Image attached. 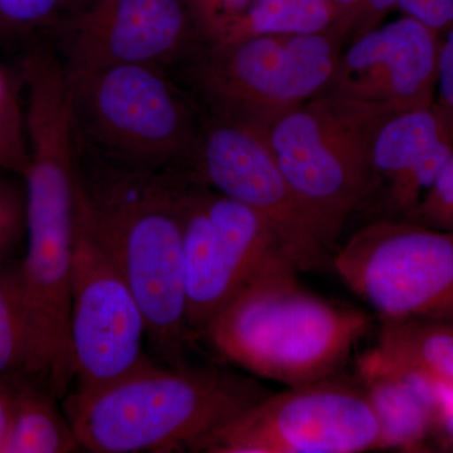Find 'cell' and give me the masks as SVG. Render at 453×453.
Segmentation results:
<instances>
[{
	"mask_svg": "<svg viewBox=\"0 0 453 453\" xmlns=\"http://www.w3.org/2000/svg\"><path fill=\"white\" fill-rule=\"evenodd\" d=\"M453 139V122L436 103L395 113L372 146L377 187L388 188L438 144Z\"/></svg>",
	"mask_w": 453,
	"mask_h": 453,
	"instance_id": "obj_16",
	"label": "cell"
},
{
	"mask_svg": "<svg viewBox=\"0 0 453 453\" xmlns=\"http://www.w3.org/2000/svg\"><path fill=\"white\" fill-rule=\"evenodd\" d=\"M330 2L335 8L336 14H338L336 22L344 26L348 29L349 35H350L351 27H353L363 0H330Z\"/></svg>",
	"mask_w": 453,
	"mask_h": 453,
	"instance_id": "obj_30",
	"label": "cell"
},
{
	"mask_svg": "<svg viewBox=\"0 0 453 453\" xmlns=\"http://www.w3.org/2000/svg\"><path fill=\"white\" fill-rule=\"evenodd\" d=\"M67 81L77 138L88 150L130 169L187 173L203 111L169 70L113 65Z\"/></svg>",
	"mask_w": 453,
	"mask_h": 453,
	"instance_id": "obj_5",
	"label": "cell"
},
{
	"mask_svg": "<svg viewBox=\"0 0 453 453\" xmlns=\"http://www.w3.org/2000/svg\"><path fill=\"white\" fill-rule=\"evenodd\" d=\"M330 261L380 320L453 325V232L377 220L336 247Z\"/></svg>",
	"mask_w": 453,
	"mask_h": 453,
	"instance_id": "obj_8",
	"label": "cell"
},
{
	"mask_svg": "<svg viewBox=\"0 0 453 453\" xmlns=\"http://www.w3.org/2000/svg\"><path fill=\"white\" fill-rule=\"evenodd\" d=\"M53 395L27 375H17V398L5 453L81 451L73 425Z\"/></svg>",
	"mask_w": 453,
	"mask_h": 453,
	"instance_id": "obj_17",
	"label": "cell"
},
{
	"mask_svg": "<svg viewBox=\"0 0 453 453\" xmlns=\"http://www.w3.org/2000/svg\"><path fill=\"white\" fill-rule=\"evenodd\" d=\"M338 20L330 0H255L214 43L257 35H309L329 28Z\"/></svg>",
	"mask_w": 453,
	"mask_h": 453,
	"instance_id": "obj_18",
	"label": "cell"
},
{
	"mask_svg": "<svg viewBox=\"0 0 453 453\" xmlns=\"http://www.w3.org/2000/svg\"><path fill=\"white\" fill-rule=\"evenodd\" d=\"M26 231V192L0 179V265L8 262Z\"/></svg>",
	"mask_w": 453,
	"mask_h": 453,
	"instance_id": "obj_25",
	"label": "cell"
},
{
	"mask_svg": "<svg viewBox=\"0 0 453 453\" xmlns=\"http://www.w3.org/2000/svg\"><path fill=\"white\" fill-rule=\"evenodd\" d=\"M398 2L399 0H363L351 27L348 43L380 26L390 12L398 8Z\"/></svg>",
	"mask_w": 453,
	"mask_h": 453,
	"instance_id": "obj_28",
	"label": "cell"
},
{
	"mask_svg": "<svg viewBox=\"0 0 453 453\" xmlns=\"http://www.w3.org/2000/svg\"><path fill=\"white\" fill-rule=\"evenodd\" d=\"M32 342L18 262L0 265V378L28 375Z\"/></svg>",
	"mask_w": 453,
	"mask_h": 453,
	"instance_id": "obj_20",
	"label": "cell"
},
{
	"mask_svg": "<svg viewBox=\"0 0 453 453\" xmlns=\"http://www.w3.org/2000/svg\"><path fill=\"white\" fill-rule=\"evenodd\" d=\"M257 380L216 366L157 365L65 396L82 449L95 453L196 452L203 441L270 395Z\"/></svg>",
	"mask_w": 453,
	"mask_h": 453,
	"instance_id": "obj_2",
	"label": "cell"
},
{
	"mask_svg": "<svg viewBox=\"0 0 453 453\" xmlns=\"http://www.w3.org/2000/svg\"><path fill=\"white\" fill-rule=\"evenodd\" d=\"M348 35L335 22L309 35L203 43L184 62L189 92L203 112L259 135L286 113L323 94Z\"/></svg>",
	"mask_w": 453,
	"mask_h": 453,
	"instance_id": "obj_6",
	"label": "cell"
},
{
	"mask_svg": "<svg viewBox=\"0 0 453 453\" xmlns=\"http://www.w3.org/2000/svg\"><path fill=\"white\" fill-rule=\"evenodd\" d=\"M26 181L28 249L18 280L31 330L28 375L65 398L76 380L71 344V273L76 222V150L58 130L29 142Z\"/></svg>",
	"mask_w": 453,
	"mask_h": 453,
	"instance_id": "obj_4",
	"label": "cell"
},
{
	"mask_svg": "<svg viewBox=\"0 0 453 453\" xmlns=\"http://www.w3.org/2000/svg\"><path fill=\"white\" fill-rule=\"evenodd\" d=\"M187 173L107 162L77 138L76 205L129 283L146 336L166 365H184L187 300L181 199Z\"/></svg>",
	"mask_w": 453,
	"mask_h": 453,
	"instance_id": "obj_1",
	"label": "cell"
},
{
	"mask_svg": "<svg viewBox=\"0 0 453 453\" xmlns=\"http://www.w3.org/2000/svg\"><path fill=\"white\" fill-rule=\"evenodd\" d=\"M65 73L184 64L203 41L186 0H83L55 25Z\"/></svg>",
	"mask_w": 453,
	"mask_h": 453,
	"instance_id": "obj_13",
	"label": "cell"
},
{
	"mask_svg": "<svg viewBox=\"0 0 453 453\" xmlns=\"http://www.w3.org/2000/svg\"><path fill=\"white\" fill-rule=\"evenodd\" d=\"M187 174L259 214L299 271L323 267L332 258L335 247L295 195L264 140L253 131L203 112Z\"/></svg>",
	"mask_w": 453,
	"mask_h": 453,
	"instance_id": "obj_10",
	"label": "cell"
},
{
	"mask_svg": "<svg viewBox=\"0 0 453 453\" xmlns=\"http://www.w3.org/2000/svg\"><path fill=\"white\" fill-rule=\"evenodd\" d=\"M359 374L380 422L381 449L426 451L434 431L427 375L396 365L378 348L360 359Z\"/></svg>",
	"mask_w": 453,
	"mask_h": 453,
	"instance_id": "obj_15",
	"label": "cell"
},
{
	"mask_svg": "<svg viewBox=\"0 0 453 453\" xmlns=\"http://www.w3.org/2000/svg\"><path fill=\"white\" fill-rule=\"evenodd\" d=\"M16 398L17 375L0 378V453H5Z\"/></svg>",
	"mask_w": 453,
	"mask_h": 453,
	"instance_id": "obj_29",
	"label": "cell"
},
{
	"mask_svg": "<svg viewBox=\"0 0 453 453\" xmlns=\"http://www.w3.org/2000/svg\"><path fill=\"white\" fill-rule=\"evenodd\" d=\"M378 349L396 365L453 384V325L380 320Z\"/></svg>",
	"mask_w": 453,
	"mask_h": 453,
	"instance_id": "obj_19",
	"label": "cell"
},
{
	"mask_svg": "<svg viewBox=\"0 0 453 453\" xmlns=\"http://www.w3.org/2000/svg\"><path fill=\"white\" fill-rule=\"evenodd\" d=\"M74 0H0V38L55 27Z\"/></svg>",
	"mask_w": 453,
	"mask_h": 453,
	"instance_id": "obj_22",
	"label": "cell"
},
{
	"mask_svg": "<svg viewBox=\"0 0 453 453\" xmlns=\"http://www.w3.org/2000/svg\"><path fill=\"white\" fill-rule=\"evenodd\" d=\"M279 253L211 321L202 336L220 357L288 387L333 378L371 330V316L303 288Z\"/></svg>",
	"mask_w": 453,
	"mask_h": 453,
	"instance_id": "obj_3",
	"label": "cell"
},
{
	"mask_svg": "<svg viewBox=\"0 0 453 453\" xmlns=\"http://www.w3.org/2000/svg\"><path fill=\"white\" fill-rule=\"evenodd\" d=\"M398 9L441 35L453 27V0H399Z\"/></svg>",
	"mask_w": 453,
	"mask_h": 453,
	"instance_id": "obj_26",
	"label": "cell"
},
{
	"mask_svg": "<svg viewBox=\"0 0 453 453\" xmlns=\"http://www.w3.org/2000/svg\"><path fill=\"white\" fill-rule=\"evenodd\" d=\"M381 449L363 387L327 380L270 393L216 429L196 452L362 453Z\"/></svg>",
	"mask_w": 453,
	"mask_h": 453,
	"instance_id": "obj_9",
	"label": "cell"
},
{
	"mask_svg": "<svg viewBox=\"0 0 453 453\" xmlns=\"http://www.w3.org/2000/svg\"><path fill=\"white\" fill-rule=\"evenodd\" d=\"M204 43H214L255 0H186Z\"/></svg>",
	"mask_w": 453,
	"mask_h": 453,
	"instance_id": "obj_24",
	"label": "cell"
},
{
	"mask_svg": "<svg viewBox=\"0 0 453 453\" xmlns=\"http://www.w3.org/2000/svg\"><path fill=\"white\" fill-rule=\"evenodd\" d=\"M434 103L453 122V27L442 35L441 40Z\"/></svg>",
	"mask_w": 453,
	"mask_h": 453,
	"instance_id": "obj_27",
	"label": "cell"
},
{
	"mask_svg": "<svg viewBox=\"0 0 453 453\" xmlns=\"http://www.w3.org/2000/svg\"><path fill=\"white\" fill-rule=\"evenodd\" d=\"M70 327L77 389L119 380L148 357L138 300L77 205Z\"/></svg>",
	"mask_w": 453,
	"mask_h": 453,
	"instance_id": "obj_12",
	"label": "cell"
},
{
	"mask_svg": "<svg viewBox=\"0 0 453 453\" xmlns=\"http://www.w3.org/2000/svg\"><path fill=\"white\" fill-rule=\"evenodd\" d=\"M402 111L321 94L259 134L334 247L349 217L377 188L372 146L381 127Z\"/></svg>",
	"mask_w": 453,
	"mask_h": 453,
	"instance_id": "obj_7",
	"label": "cell"
},
{
	"mask_svg": "<svg viewBox=\"0 0 453 453\" xmlns=\"http://www.w3.org/2000/svg\"><path fill=\"white\" fill-rule=\"evenodd\" d=\"M23 94L20 73L18 77L0 64V170L19 177L29 163Z\"/></svg>",
	"mask_w": 453,
	"mask_h": 453,
	"instance_id": "obj_21",
	"label": "cell"
},
{
	"mask_svg": "<svg viewBox=\"0 0 453 453\" xmlns=\"http://www.w3.org/2000/svg\"><path fill=\"white\" fill-rule=\"evenodd\" d=\"M181 217L188 332L202 336L267 262L286 252L259 214L189 177Z\"/></svg>",
	"mask_w": 453,
	"mask_h": 453,
	"instance_id": "obj_11",
	"label": "cell"
},
{
	"mask_svg": "<svg viewBox=\"0 0 453 453\" xmlns=\"http://www.w3.org/2000/svg\"><path fill=\"white\" fill-rule=\"evenodd\" d=\"M442 35L404 16L345 46L323 94L413 110L436 101Z\"/></svg>",
	"mask_w": 453,
	"mask_h": 453,
	"instance_id": "obj_14",
	"label": "cell"
},
{
	"mask_svg": "<svg viewBox=\"0 0 453 453\" xmlns=\"http://www.w3.org/2000/svg\"><path fill=\"white\" fill-rule=\"evenodd\" d=\"M404 219L453 232V154L416 210Z\"/></svg>",
	"mask_w": 453,
	"mask_h": 453,
	"instance_id": "obj_23",
	"label": "cell"
}]
</instances>
